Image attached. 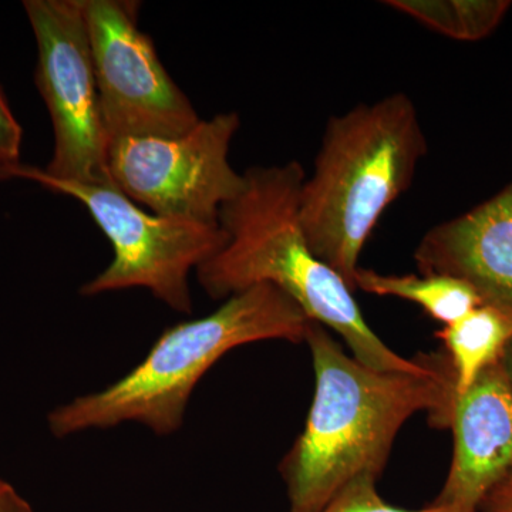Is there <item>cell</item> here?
Masks as SVG:
<instances>
[{"label":"cell","instance_id":"obj_1","mask_svg":"<svg viewBox=\"0 0 512 512\" xmlns=\"http://www.w3.org/2000/svg\"><path fill=\"white\" fill-rule=\"evenodd\" d=\"M305 342L315 396L279 467L289 512H320L356 477L382 476L403 424L427 412L434 429H450L457 399L446 353H431L424 372H384L349 356L319 323L309 322Z\"/></svg>","mask_w":512,"mask_h":512},{"label":"cell","instance_id":"obj_2","mask_svg":"<svg viewBox=\"0 0 512 512\" xmlns=\"http://www.w3.org/2000/svg\"><path fill=\"white\" fill-rule=\"evenodd\" d=\"M305 178L299 161L248 168L242 191L221 208L227 244L197 269L198 282L212 299L274 285L311 322L338 333L363 365L384 372H424L430 355L409 360L384 345L363 318L355 291L309 248L299 217Z\"/></svg>","mask_w":512,"mask_h":512},{"label":"cell","instance_id":"obj_3","mask_svg":"<svg viewBox=\"0 0 512 512\" xmlns=\"http://www.w3.org/2000/svg\"><path fill=\"white\" fill-rule=\"evenodd\" d=\"M309 322L281 289L251 286L229 296L210 315L165 329L126 376L56 407L47 416V426L59 439L123 423L168 436L181 429L192 392L222 356L262 340L305 342Z\"/></svg>","mask_w":512,"mask_h":512},{"label":"cell","instance_id":"obj_4","mask_svg":"<svg viewBox=\"0 0 512 512\" xmlns=\"http://www.w3.org/2000/svg\"><path fill=\"white\" fill-rule=\"evenodd\" d=\"M427 140L407 94L394 93L330 117L299 217L313 254L355 291L367 239L397 198L412 187Z\"/></svg>","mask_w":512,"mask_h":512},{"label":"cell","instance_id":"obj_5","mask_svg":"<svg viewBox=\"0 0 512 512\" xmlns=\"http://www.w3.org/2000/svg\"><path fill=\"white\" fill-rule=\"evenodd\" d=\"M9 178L33 181L46 190L69 195L87 208L109 238L113 261L82 286V295L144 288L174 311L190 315L191 269L200 268L227 244V234L220 225L143 211L116 187L59 180L43 168L22 163L0 167V180Z\"/></svg>","mask_w":512,"mask_h":512},{"label":"cell","instance_id":"obj_6","mask_svg":"<svg viewBox=\"0 0 512 512\" xmlns=\"http://www.w3.org/2000/svg\"><path fill=\"white\" fill-rule=\"evenodd\" d=\"M37 43L36 84L52 120V160L46 174L109 185L110 137L101 114L82 0H25Z\"/></svg>","mask_w":512,"mask_h":512},{"label":"cell","instance_id":"obj_7","mask_svg":"<svg viewBox=\"0 0 512 512\" xmlns=\"http://www.w3.org/2000/svg\"><path fill=\"white\" fill-rule=\"evenodd\" d=\"M241 120L217 114L180 137H120L110 141L109 177L117 190L161 217L220 225V212L244 188L229 163Z\"/></svg>","mask_w":512,"mask_h":512},{"label":"cell","instance_id":"obj_8","mask_svg":"<svg viewBox=\"0 0 512 512\" xmlns=\"http://www.w3.org/2000/svg\"><path fill=\"white\" fill-rule=\"evenodd\" d=\"M101 114L110 141L180 137L200 117L165 70L151 37L138 28L137 2L82 0Z\"/></svg>","mask_w":512,"mask_h":512},{"label":"cell","instance_id":"obj_9","mask_svg":"<svg viewBox=\"0 0 512 512\" xmlns=\"http://www.w3.org/2000/svg\"><path fill=\"white\" fill-rule=\"evenodd\" d=\"M450 471L431 505L478 512L512 471V390L500 362L487 367L454 403Z\"/></svg>","mask_w":512,"mask_h":512},{"label":"cell","instance_id":"obj_10","mask_svg":"<svg viewBox=\"0 0 512 512\" xmlns=\"http://www.w3.org/2000/svg\"><path fill=\"white\" fill-rule=\"evenodd\" d=\"M420 274L461 279L483 305L512 319V181L494 197L424 234Z\"/></svg>","mask_w":512,"mask_h":512},{"label":"cell","instance_id":"obj_11","mask_svg":"<svg viewBox=\"0 0 512 512\" xmlns=\"http://www.w3.org/2000/svg\"><path fill=\"white\" fill-rule=\"evenodd\" d=\"M454 373L457 397L473 386L487 367L500 362L512 339V319L480 305L437 332Z\"/></svg>","mask_w":512,"mask_h":512},{"label":"cell","instance_id":"obj_12","mask_svg":"<svg viewBox=\"0 0 512 512\" xmlns=\"http://www.w3.org/2000/svg\"><path fill=\"white\" fill-rule=\"evenodd\" d=\"M353 285L355 291L360 289L372 295L393 296L416 303L444 326L483 305L470 285L447 275H386L359 268Z\"/></svg>","mask_w":512,"mask_h":512},{"label":"cell","instance_id":"obj_13","mask_svg":"<svg viewBox=\"0 0 512 512\" xmlns=\"http://www.w3.org/2000/svg\"><path fill=\"white\" fill-rule=\"evenodd\" d=\"M386 5L440 35L460 42H478L500 26L512 3L510 0H389Z\"/></svg>","mask_w":512,"mask_h":512},{"label":"cell","instance_id":"obj_14","mask_svg":"<svg viewBox=\"0 0 512 512\" xmlns=\"http://www.w3.org/2000/svg\"><path fill=\"white\" fill-rule=\"evenodd\" d=\"M377 480L373 476H360L342 488L332 501L320 512H463L454 508L430 507L423 510H406L386 503L377 491Z\"/></svg>","mask_w":512,"mask_h":512},{"label":"cell","instance_id":"obj_15","mask_svg":"<svg viewBox=\"0 0 512 512\" xmlns=\"http://www.w3.org/2000/svg\"><path fill=\"white\" fill-rule=\"evenodd\" d=\"M23 130L0 92V167L20 163Z\"/></svg>","mask_w":512,"mask_h":512},{"label":"cell","instance_id":"obj_16","mask_svg":"<svg viewBox=\"0 0 512 512\" xmlns=\"http://www.w3.org/2000/svg\"><path fill=\"white\" fill-rule=\"evenodd\" d=\"M478 512H512V471L487 494Z\"/></svg>","mask_w":512,"mask_h":512},{"label":"cell","instance_id":"obj_17","mask_svg":"<svg viewBox=\"0 0 512 512\" xmlns=\"http://www.w3.org/2000/svg\"><path fill=\"white\" fill-rule=\"evenodd\" d=\"M0 512H33L10 484L0 488Z\"/></svg>","mask_w":512,"mask_h":512},{"label":"cell","instance_id":"obj_18","mask_svg":"<svg viewBox=\"0 0 512 512\" xmlns=\"http://www.w3.org/2000/svg\"><path fill=\"white\" fill-rule=\"evenodd\" d=\"M500 365L503 367L504 375L507 377L508 384L512 390V339L508 343L507 348L504 349L503 356L500 359Z\"/></svg>","mask_w":512,"mask_h":512},{"label":"cell","instance_id":"obj_19","mask_svg":"<svg viewBox=\"0 0 512 512\" xmlns=\"http://www.w3.org/2000/svg\"><path fill=\"white\" fill-rule=\"evenodd\" d=\"M8 484L6 481H3L2 478H0V488L5 487V485Z\"/></svg>","mask_w":512,"mask_h":512}]
</instances>
